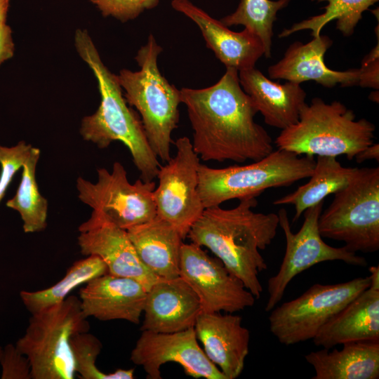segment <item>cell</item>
Masks as SVG:
<instances>
[{"label":"cell","mask_w":379,"mask_h":379,"mask_svg":"<svg viewBox=\"0 0 379 379\" xmlns=\"http://www.w3.org/2000/svg\"><path fill=\"white\" fill-rule=\"evenodd\" d=\"M180 94L193 130V149L201 160L256 161L274 150L272 138L254 120L258 112L237 69L226 68L214 85L182 88Z\"/></svg>","instance_id":"cell-1"},{"label":"cell","mask_w":379,"mask_h":379,"mask_svg":"<svg viewBox=\"0 0 379 379\" xmlns=\"http://www.w3.org/2000/svg\"><path fill=\"white\" fill-rule=\"evenodd\" d=\"M256 198L240 200L238 206L225 209L206 208L190 229L191 242L208 248L255 299L261 296L260 272L267 269L260 251L275 238L279 217L274 213H255Z\"/></svg>","instance_id":"cell-2"},{"label":"cell","mask_w":379,"mask_h":379,"mask_svg":"<svg viewBox=\"0 0 379 379\" xmlns=\"http://www.w3.org/2000/svg\"><path fill=\"white\" fill-rule=\"evenodd\" d=\"M74 46L94 74L100 94L98 109L82 119L80 135L100 149L114 141L121 142L129 150L141 179L152 181L161 165L149 146L141 119L125 99L117 75L103 63L86 29L76 30Z\"/></svg>","instance_id":"cell-3"},{"label":"cell","mask_w":379,"mask_h":379,"mask_svg":"<svg viewBox=\"0 0 379 379\" xmlns=\"http://www.w3.org/2000/svg\"><path fill=\"white\" fill-rule=\"evenodd\" d=\"M375 127L366 119L356 120L352 109L339 101L314 98L302 108L298 121L281 130L274 143L278 149L297 155H345L352 160L373 143Z\"/></svg>","instance_id":"cell-4"},{"label":"cell","mask_w":379,"mask_h":379,"mask_svg":"<svg viewBox=\"0 0 379 379\" xmlns=\"http://www.w3.org/2000/svg\"><path fill=\"white\" fill-rule=\"evenodd\" d=\"M162 48L150 34L135 57L140 69H123L117 75L127 103L139 113L151 149L157 158H171V134L180 119V90L161 74L158 57Z\"/></svg>","instance_id":"cell-5"},{"label":"cell","mask_w":379,"mask_h":379,"mask_svg":"<svg viewBox=\"0 0 379 379\" xmlns=\"http://www.w3.org/2000/svg\"><path fill=\"white\" fill-rule=\"evenodd\" d=\"M315 163L314 157L277 149L244 166L214 168L200 164L199 194L205 208L234 199L256 198L267 189L288 187L308 178Z\"/></svg>","instance_id":"cell-6"},{"label":"cell","mask_w":379,"mask_h":379,"mask_svg":"<svg viewBox=\"0 0 379 379\" xmlns=\"http://www.w3.org/2000/svg\"><path fill=\"white\" fill-rule=\"evenodd\" d=\"M89 329L80 300L75 295L31 314L25 332L15 346L28 358L32 378H75L71 341L75 335Z\"/></svg>","instance_id":"cell-7"},{"label":"cell","mask_w":379,"mask_h":379,"mask_svg":"<svg viewBox=\"0 0 379 379\" xmlns=\"http://www.w3.org/2000/svg\"><path fill=\"white\" fill-rule=\"evenodd\" d=\"M318 220L322 238L345 244L350 251L379 249V167L358 168L347 186L335 192Z\"/></svg>","instance_id":"cell-8"},{"label":"cell","mask_w":379,"mask_h":379,"mask_svg":"<svg viewBox=\"0 0 379 379\" xmlns=\"http://www.w3.org/2000/svg\"><path fill=\"white\" fill-rule=\"evenodd\" d=\"M369 276L335 284H315L299 297L275 306L269 328L285 345L312 340L319 329L370 286Z\"/></svg>","instance_id":"cell-9"},{"label":"cell","mask_w":379,"mask_h":379,"mask_svg":"<svg viewBox=\"0 0 379 379\" xmlns=\"http://www.w3.org/2000/svg\"><path fill=\"white\" fill-rule=\"evenodd\" d=\"M324 201L306 209L304 222L297 233H293L285 208L279 210V225L286 239L285 253L276 274L267 281L268 298L265 311L270 312L281 300L293 279L311 267L326 261L340 260L346 264L365 267V258L347 249L345 246L333 247L321 236L318 220Z\"/></svg>","instance_id":"cell-10"},{"label":"cell","mask_w":379,"mask_h":379,"mask_svg":"<svg viewBox=\"0 0 379 379\" xmlns=\"http://www.w3.org/2000/svg\"><path fill=\"white\" fill-rule=\"evenodd\" d=\"M95 182L79 177L76 187L81 202L102 212L118 227L127 230L152 220L157 215L154 197L155 182L138 179L131 183L124 166L115 161L109 172L97 170Z\"/></svg>","instance_id":"cell-11"},{"label":"cell","mask_w":379,"mask_h":379,"mask_svg":"<svg viewBox=\"0 0 379 379\" xmlns=\"http://www.w3.org/2000/svg\"><path fill=\"white\" fill-rule=\"evenodd\" d=\"M176 154L160 166L154 190L157 215L173 225L185 239L205 208L198 192L200 159L186 137L175 142Z\"/></svg>","instance_id":"cell-12"},{"label":"cell","mask_w":379,"mask_h":379,"mask_svg":"<svg viewBox=\"0 0 379 379\" xmlns=\"http://www.w3.org/2000/svg\"><path fill=\"white\" fill-rule=\"evenodd\" d=\"M179 268L180 277L197 295L203 312L235 313L255 303L243 282L197 244H182Z\"/></svg>","instance_id":"cell-13"},{"label":"cell","mask_w":379,"mask_h":379,"mask_svg":"<svg viewBox=\"0 0 379 379\" xmlns=\"http://www.w3.org/2000/svg\"><path fill=\"white\" fill-rule=\"evenodd\" d=\"M130 359L142 367L149 379H161L160 368L168 362L178 364L194 378L226 379L199 346L194 327L174 333L142 331Z\"/></svg>","instance_id":"cell-14"},{"label":"cell","mask_w":379,"mask_h":379,"mask_svg":"<svg viewBox=\"0 0 379 379\" xmlns=\"http://www.w3.org/2000/svg\"><path fill=\"white\" fill-rule=\"evenodd\" d=\"M78 231V245L82 255H95L106 264L108 273L133 279L147 291L160 278L140 260L127 231L102 212L93 210L90 218L81 223Z\"/></svg>","instance_id":"cell-15"},{"label":"cell","mask_w":379,"mask_h":379,"mask_svg":"<svg viewBox=\"0 0 379 379\" xmlns=\"http://www.w3.org/2000/svg\"><path fill=\"white\" fill-rule=\"evenodd\" d=\"M370 286L333 315L312 339L328 349L350 342L379 341V267L368 269Z\"/></svg>","instance_id":"cell-16"},{"label":"cell","mask_w":379,"mask_h":379,"mask_svg":"<svg viewBox=\"0 0 379 379\" xmlns=\"http://www.w3.org/2000/svg\"><path fill=\"white\" fill-rule=\"evenodd\" d=\"M197 340L209 359L226 379H235L243 371L249 351V331L242 318L234 313L201 311L194 326Z\"/></svg>","instance_id":"cell-17"},{"label":"cell","mask_w":379,"mask_h":379,"mask_svg":"<svg viewBox=\"0 0 379 379\" xmlns=\"http://www.w3.org/2000/svg\"><path fill=\"white\" fill-rule=\"evenodd\" d=\"M147 290L138 281L111 274L91 279L79 291L82 312L100 321L125 320L138 324Z\"/></svg>","instance_id":"cell-18"},{"label":"cell","mask_w":379,"mask_h":379,"mask_svg":"<svg viewBox=\"0 0 379 379\" xmlns=\"http://www.w3.org/2000/svg\"><path fill=\"white\" fill-rule=\"evenodd\" d=\"M201 312L197 295L182 278L159 279L147 291L140 331H184L194 327Z\"/></svg>","instance_id":"cell-19"},{"label":"cell","mask_w":379,"mask_h":379,"mask_svg":"<svg viewBox=\"0 0 379 379\" xmlns=\"http://www.w3.org/2000/svg\"><path fill=\"white\" fill-rule=\"evenodd\" d=\"M172 8L194 22L206 46L226 68L238 72L254 67L264 55V47L258 35L244 28L236 32L194 5L190 0H172Z\"/></svg>","instance_id":"cell-20"},{"label":"cell","mask_w":379,"mask_h":379,"mask_svg":"<svg viewBox=\"0 0 379 379\" xmlns=\"http://www.w3.org/2000/svg\"><path fill=\"white\" fill-rule=\"evenodd\" d=\"M331 45L332 40L321 34L306 44L295 41L281 60L268 67L270 78L299 84L314 81L326 88H333L338 84L343 87L358 85L359 69L335 71L325 64L324 55Z\"/></svg>","instance_id":"cell-21"},{"label":"cell","mask_w":379,"mask_h":379,"mask_svg":"<svg viewBox=\"0 0 379 379\" xmlns=\"http://www.w3.org/2000/svg\"><path fill=\"white\" fill-rule=\"evenodd\" d=\"M239 79L266 124L283 130L298 121L306 104V93L300 84L274 82L255 67L239 71Z\"/></svg>","instance_id":"cell-22"},{"label":"cell","mask_w":379,"mask_h":379,"mask_svg":"<svg viewBox=\"0 0 379 379\" xmlns=\"http://www.w3.org/2000/svg\"><path fill=\"white\" fill-rule=\"evenodd\" d=\"M126 231L140 260L154 275L168 279L180 277L184 239L173 225L156 215Z\"/></svg>","instance_id":"cell-23"},{"label":"cell","mask_w":379,"mask_h":379,"mask_svg":"<svg viewBox=\"0 0 379 379\" xmlns=\"http://www.w3.org/2000/svg\"><path fill=\"white\" fill-rule=\"evenodd\" d=\"M340 350L322 348L305 355L315 374L312 379H378L379 341L343 344Z\"/></svg>","instance_id":"cell-24"},{"label":"cell","mask_w":379,"mask_h":379,"mask_svg":"<svg viewBox=\"0 0 379 379\" xmlns=\"http://www.w3.org/2000/svg\"><path fill=\"white\" fill-rule=\"evenodd\" d=\"M358 168L345 167L336 157L317 156L309 181L294 192L273 201L274 205L292 204L295 207L293 222L297 221L308 208L344 188L351 181Z\"/></svg>","instance_id":"cell-25"},{"label":"cell","mask_w":379,"mask_h":379,"mask_svg":"<svg viewBox=\"0 0 379 379\" xmlns=\"http://www.w3.org/2000/svg\"><path fill=\"white\" fill-rule=\"evenodd\" d=\"M107 273V267L100 258L88 255L74 262L53 286L36 291H21L20 296L26 309L34 314L62 302L74 288Z\"/></svg>","instance_id":"cell-26"},{"label":"cell","mask_w":379,"mask_h":379,"mask_svg":"<svg viewBox=\"0 0 379 379\" xmlns=\"http://www.w3.org/2000/svg\"><path fill=\"white\" fill-rule=\"evenodd\" d=\"M41 151L32 147L22 166L21 180L13 198L6 201L7 207L18 212L25 233L44 231L47 227L48 203L39 190L36 169Z\"/></svg>","instance_id":"cell-27"},{"label":"cell","mask_w":379,"mask_h":379,"mask_svg":"<svg viewBox=\"0 0 379 379\" xmlns=\"http://www.w3.org/2000/svg\"><path fill=\"white\" fill-rule=\"evenodd\" d=\"M317 2L326 1L328 4L322 8V14L312 16L290 28L284 29L279 37H287L301 30L310 29L313 37L320 35L322 28L330 21L336 20V29L345 36H351L362 18V13L379 0H312Z\"/></svg>","instance_id":"cell-28"},{"label":"cell","mask_w":379,"mask_h":379,"mask_svg":"<svg viewBox=\"0 0 379 379\" xmlns=\"http://www.w3.org/2000/svg\"><path fill=\"white\" fill-rule=\"evenodd\" d=\"M291 0H241L236 11L220 21L227 27L243 25L259 36L264 47V55L271 57L273 23L279 11Z\"/></svg>","instance_id":"cell-29"},{"label":"cell","mask_w":379,"mask_h":379,"mask_svg":"<svg viewBox=\"0 0 379 379\" xmlns=\"http://www.w3.org/2000/svg\"><path fill=\"white\" fill-rule=\"evenodd\" d=\"M77 375L81 379H133L134 368H119L105 373L96 366L102 345L100 340L88 332L75 335L71 341Z\"/></svg>","instance_id":"cell-30"},{"label":"cell","mask_w":379,"mask_h":379,"mask_svg":"<svg viewBox=\"0 0 379 379\" xmlns=\"http://www.w3.org/2000/svg\"><path fill=\"white\" fill-rule=\"evenodd\" d=\"M104 17H112L121 22L137 18L146 10L156 7L159 0H88Z\"/></svg>","instance_id":"cell-31"},{"label":"cell","mask_w":379,"mask_h":379,"mask_svg":"<svg viewBox=\"0 0 379 379\" xmlns=\"http://www.w3.org/2000/svg\"><path fill=\"white\" fill-rule=\"evenodd\" d=\"M32 146L22 140L13 147L0 145V203L15 173L22 168Z\"/></svg>","instance_id":"cell-32"},{"label":"cell","mask_w":379,"mask_h":379,"mask_svg":"<svg viewBox=\"0 0 379 379\" xmlns=\"http://www.w3.org/2000/svg\"><path fill=\"white\" fill-rule=\"evenodd\" d=\"M1 379H32L28 358L15 345L8 344L0 354Z\"/></svg>","instance_id":"cell-33"},{"label":"cell","mask_w":379,"mask_h":379,"mask_svg":"<svg viewBox=\"0 0 379 379\" xmlns=\"http://www.w3.org/2000/svg\"><path fill=\"white\" fill-rule=\"evenodd\" d=\"M379 43L364 58L359 68L360 78L359 84L361 87L373 88L379 87Z\"/></svg>","instance_id":"cell-34"},{"label":"cell","mask_w":379,"mask_h":379,"mask_svg":"<svg viewBox=\"0 0 379 379\" xmlns=\"http://www.w3.org/2000/svg\"><path fill=\"white\" fill-rule=\"evenodd\" d=\"M15 44L12 36V29L7 24L0 25V65L13 58Z\"/></svg>","instance_id":"cell-35"},{"label":"cell","mask_w":379,"mask_h":379,"mask_svg":"<svg viewBox=\"0 0 379 379\" xmlns=\"http://www.w3.org/2000/svg\"><path fill=\"white\" fill-rule=\"evenodd\" d=\"M354 159L358 164H361L366 160L374 159L379 161V144L373 143L359 152Z\"/></svg>","instance_id":"cell-36"},{"label":"cell","mask_w":379,"mask_h":379,"mask_svg":"<svg viewBox=\"0 0 379 379\" xmlns=\"http://www.w3.org/2000/svg\"><path fill=\"white\" fill-rule=\"evenodd\" d=\"M10 0H0V25L6 24Z\"/></svg>","instance_id":"cell-37"},{"label":"cell","mask_w":379,"mask_h":379,"mask_svg":"<svg viewBox=\"0 0 379 379\" xmlns=\"http://www.w3.org/2000/svg\"><path fill=\"white\" fill-rule=\"evenodd\" d=\"M2 349L3 348L0 346V354H1V352H2Z\"/></svg>","instance_id":"cell-38"}]
</instances>
